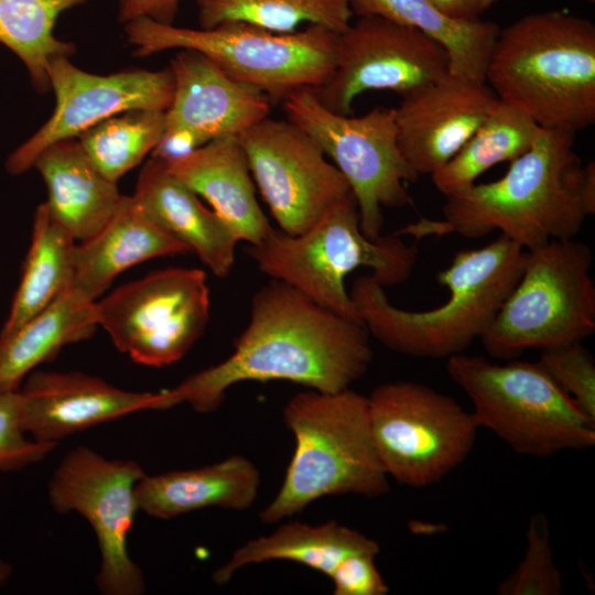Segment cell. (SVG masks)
<instances>
[{
	"mask_svg": "<svg viewBox=\"0 0 595 595\" xmlns=\"http://www.w3.org/2000/svg\"><path fill=\"white\" fill-rule=\"evenodd\" d=\"M563 575L556 567L544 513H534L527 529V548L516 570L497 588L500 595H559Z\"/></svg>",
	"mask_w": 595,
	"mask_h": 595,
	"instance_id": "cell-33",
	"label": "cell"
},
{
	"mask_svg": "<svg viewBox=\"0 0 595 595\" xmlns=\"http://www.w3.org/2000/svg\"><path fill=\"white\" fill-rule=\"evenodd\" d=\"M123 30L139 57L176 48L196 51L271 101L321 85L335 67L339 39V33L317 24L275 33L238 22L205 30L140 18L123 24Z\"/></svg>",
	"mask_w": 595,
	"mask_h": 595,
	"instance_id": "cell-7",
	"label": "cell"
},
{
	"mask_svg": "<svg viewBox=\"0 0 595 595\" xmlns=\"http://www.w3.org/2000/svg\"><path fill=\"white\" fill-rule=\"evenodd\" d=\"M542 130L524 111L498 100L457 153L431 175L432 182L445 197L461 194L491 166L522 155Z\"/></svg>",
	"mask_w": 595,
	"mask_h": 595,
	"instance_id": "cell-28",
	"label": "cell"
},
{
	"mask_svg": "<svg viewBox=\"0 0 595 595\" xmlns=\"http://www.w3.org/2000/svg\"><path fill=\"white\" fill-rule=\"evenodd\" d=\"M32 167L47 190L44 202L53 218L77 241L97 234L116 214L122 195L94 165L77 138L45 148Z\"/></svg>",
	"mask_w": 595,
	"mask_h": 595,
	"instance_id": "cell-22",
	"label": "cell"
},
{
	"mask_svg": "<svg viewBox=\"0 0 595 595\" xmlns=\"http://www.w3.org/2000/svg\"><path fill=\"white\" fill-rule=\"evenodd\" d=\"M164 162L172 174L210 204L239 240L257 245L272 229L256 198L247 156L237 137L215 139Z\"/></svg>",
	"mask_w": 595,
	"mask_h": 595,
	"instance_id": "cell-21",
	"label": "cell"
},
{
	"mask_svg": "<svg viewBox=\"0 0 595 595\" xmlns=\"http://www.w3.org/2000/svg\"><path fill=\"white\" fill-rule=\"evenodd\" d=\"M295 448L274 499L260 512L275 523L326 496L378 497L389 491L375 448L367 397L349 389L296 393L283 410Z\"/></svg>",
	"mask_w": 595,
	"mask_h": 595,
	"instance_id": "cell-5",
	"label": "cell"
},
{
	"mask_svg": "<svg viewBox=\"0 0 595 595\" xmlns=\"http://www.w3.org/2000/svg\"><path fill=\"white\" fill-rule=\"evenodd\" d=\"M199 29L246 23L275 33H292L303 24L345 31L353 18L347 0H195Z\"/></svg>",
	"mask_w": 595,
	"mask_h": 595,
	"instance_id": "cell-31",
	"label": "cell"
},
{
	"mask_svg": "<svg viewBox=\"0 0 595 595\" xmlns=\"http://www.w3.org/2000/svg\"><path fill=\"white\" fill-rule=\"evenodd\" d=\"M74 248L75 239L53 218L46 204H40L21 280L0 334L18 328L71 288Z\"/></svg>",
	"mask_w": 595,
	"mask_h": 595,
	"instance_id": "cell-29",
	"label": "cell"
},
{
	"mask_svg": "<svg viewBox=\"0 0 595 595\" xmlns=\"http://www.w3.org/2000/svg\"><path fill=\"white\" fill-rule=\"evenodd\" d=\"M485 83L547 130L595 122V25L564 10L529 13L500 29Z\"/></svg>",
	"mask_w": 595,
	"mask_h": 595,
	"instance_id": "cell-4",
	"label": "cell"
},
{
	"mask_svg": "<svg viewBox=\"0 0 595 595\" xmlns=\"http://www.w3.org/2000/svg\"><path fill=\"white\" fill-rule=\"evenodd\" d=\"M209 289L199 269L167 268L95 302L97 324L138 364L163 367L183 358L209 320Z\"/></svg>",
	"mask_w": 595,
	"mask_h": 595,
	"instance_id": "cell-12",
	"label": "cell"
},
{
	"mask_svg": "<svg viewBox=\"0 0 595 595\" xmlns=\"http://www.w3.org/2000/svg\"><path fill=\"white\" fill-rule=\"evenodd\" d=\"M182 0H117L118 21L126 24L147 18L161 24H174Z\"/></svg>",
	"mask_w": 595,
	"mask_h": 595,
	"instance_id": "cell-37",
	"label": "cell"
},
{
	"mask_svg": "<svg viewBox=\"0 0 595 595\" xmlns=\"http://www.w3.org/2000/svg\"><path fill=\"white\" fill-rule=\"evenodd\" d=\"M537 363L595 421V360L582 342L544 348Z\"/></svg>",
	"mask_w": 595,
	"mask_h": 595,
	"instance_id": "cell-34",
	"label": "cell"
},
{
	"mask_svg": "<svg viewBox=\"0 0 595 595\" xmlns=\"http://www.w3.org/2000/svg\"><path fill=\"white\" fill-rule=\"evenodd\" d=\"M587 1L591 2V3H595V0H587Z\"/></svg>",
	"mask_w": 595,
	"mask_h": 595,
	"instance_id": "cell-40",
	"label": "cell"
},
{
	"mask_svg": "<svg viewBox=\"0 0 595 595\" xmlns=\"http://www.w3.org/2000/svg\"><path fill=\"white\" fill-rule=\"evenodd\" d=\"M164 129L165 111L130 110L93 126L77 139L99 172L117 183L153 152Z\"/></svg>",
	"mask_w": 595,
	"mask_h": 595,
	"instance_id": "cell-32",
	"label": "cell"
},
{
	"mask_svg": "<svg viewBox=\"0 0 595 595\" xmlns=\"http://www.w3.org/2000/svg\"><path fill=\"white\" fill-rule=\"evenodd\" d=\"M248 253L271 279L345 318L361 322L346 290V275L365 267L383 288L402 283L413 272L418 247L396 234L377 239L365 236L350 194L300 235L272 227Z\"/></svg>",
	"mask_w": 595,
	"mask_h": 595,
	"instance_id": "cell-6",
	"label": "cell"
},
{
	"mask_svg": "<svg viewBox=\"0 0 595 595\" xmlns=\"http://www.w3.org/2000/svg\"><path fill=\"white\" fill-rule=\"evenodd\" d=\"M379 553V544L358 530L331 520L320 526L288 522L269 536L247 541L214 574L216 584L228 583L241 567L285 560L303 564L328 577L349 555Z\"/></svg>",
	"mask_w": 595,
	"mask_h": 595,
	"instance_id": "cell-26",
	"label": "cell"
},
{
	"mask_svg": "<svg viewBox=\"0 0 595 595\" xmlns=\"http://www.w3.org/2000/svg\"><path fill=\"white\" fill-rule=\"evenodd\" d=\"M55 108L46 122L15 148L6 161L11 175L30 170L37 155L61 140L77 138L93 126L130 110L166 111L173 96L170 67L160 71L127 68L99 75L58 56L48 67Z\"/></svg>",
	"mask_w": 595,
	"mask_h": 595,
	"instance_id": "cell-16",
	"label": "cell"
},
{
	"mask_svg": "<svg viewBox=\"0 0 595 595\" xmlns=\"http://www.w3.org/2000/svg\"><path fill=\"white\" fill-rule=\"evenodd\" d=\"M20 394L25 432L36 441L56 444L133 412L166 409L162 391H127L79 371H31Z\"/></svg>",
	"mask_w": 595,
	"mask_h": 595,
	"instance_id": "cell-19",
	"label": "cell"
},
{
	"mask_svg": "<svg viewBox=\"0 0 595 595\" xmlns=\"http://www.w3.org/2000/svg\"><path fill=\"white\" fill-rule=\"evenodd\" d=\"M527 250L500 235L455 253L436 280L447 288L440 306L409 311L393 305L370 274L358 277L349 296L368 333L387 348L421 358L463 354L480 338L519 281Z\"/></svg>",
	"mask_w": 595,
	"mask_h": 595,
	"instance_id": "cell-3",
	"label": "cell"
},
{
	"mask_svg": "<svg viewBox=\"0 0 595 595\" xmlns=\"http://www.w3.org/2000/svg\"><path fill=\"white\" fill-rule=\"evenodd\" d=\"M450 73L447 52L428 34L380 17H358L339 33L333 72L311 88L323 106L347 116L356 97L367 90L405 97Z\"/></svg>",
	"mask_w": 595,
	"mask_h": 595,
	"instance_id": "cell-14",
	"label": "cell"
},
{
	"mask_svg": "<svg viewBox=\"0 0 595 595\" xmlns=\"http://www.w3.org/2000/svg\"><path fill=\"white\" fill-rule=\"evenodd\" d=\"M370 431L388 475L409 487L440 482L472 452L477 425L452 397L413 381L377 386L367 397Z\"/></svg>",
	"mask_w": 595,
	"mask_h": 595,
	"instance_id": "cell-10",
	"label": "cell"
},
{
	"mask_svg": "<svg viewBox=\"0 0 595 595\" xmlns=\"http://www.w3.org/2000/svg\"><path fill=\"white\" fill-rule=\"evenodd\" d=\"M169 67L173 96L154 158H180L215 139L237 137L269 117L271 100L263 91L234 79L196 51L181 50Z\"/></svg>",
	"mask_w": 595,
	"mask_h": 595,
	"instance_id": "cell-17",
	"label": "cell"
},
{
	"mask_svg": "<svg viewBox=\"0 0 595 595\" xmlns=\"http://www.w3.org/2000/svg\"><path fill=\"white\" fill-rule=\"evenodd\" d=\"M259 485L257 467L248 458L234 455L198 468L144 474L136 496L140 511L166 520L209 507L248 509Z\"/></svg>",
	"mask_w": 595,
	"mask_h": 595,
	"instance_id": "cell-24",
	"label": "cell"
},
{
	"mask_svg": "<svg viewBox=\"0 0 595 595\" xmlns=\"http://www.w3.org/2000/svg\"><path fill=\"white\" fill-rule=\"evenodd\" d=\"M372 360L369 333L291 285L271 279L251 299L250 318L221 363L163 390L167 409L188 403L215 411L226 391L242 381L285 380L325 393L361 378Z\"/></svg>",
	"mask_w": 595,
	"mask_h": 595,
	"instance_id": "cell-1",
	"label": "cell"
},
{
	"mask_svg": "<svg viewBox=\"0 0 595 595\" xmlns=\"http://www.w3.org/2000/svg\"><path fill=\"white\" fill-rule=\"evenodd\" d=\"M11 567L0 560V584L9 576Z\"/></svg>",
	"mask_w": 595,
	"mask_h": 595,
	"instance_id": "cell-39",
	"label": "cell"
},
{
	"mask_svg": "<svg viewBox=\"0 0 595 595\" xmlns=\"http://www.w3.org/2000/svg\"><path fill=\"white\" fill-rule=\"evenodd\" d=\"M357 17H380L422 31L447 52L451 74L485 83L490 53L500 31L493 21L456 20L430 0H347Z\"/></svg>",
	"mask_w": 595,
	"mask_h": 595,
	"instance_id": "cell-27",
	"label": "cell"
},
{
	"mask_svg": "<svg viewBox=\"0 0 595 595\" xmlns=\"http://www.w3.org/2000/svg\"><path fill=\"white\" fill-rule=\"evenodd\" d=\"M131 198L145 217L195 252L216 277L230 273L238 236L163 160L151 156L147 161Z\"/></svg>",
	"mask_w": 595,
	"mask_h": 595,
	"instance_id": "cell-20",
	"label": "cell"
},
{
	"mask_svg": "<svg viewBox=\"0 0 595 595\" xmlns=\"http://www.w3.org/2000/svg\"><path fill=\"white\" fill-rule=\"evenodd\" d=\"M282 101L288 119L333 159L356 199L361 231L377 239L382 208L411 204L407 183L419 178L399 149L394 108L378 107L359 117L339 115L323 106L311 87Z\"/></svg>",
	"mask_w": 595,
	"mask_h": 595,
	"instance_id": "cell-11",
	"label": "cell"
},
{
	"mask_svg": "<svg viewBox=\"0 0 595 595\" xmlns=\"http://www.w3.org/2000/svg\"><path fill=\"white\" fill-rule=\"evenodd\" d=\"M592 266V249L574 238L527 250L519 281L479 338L487 354L510 360L528 349L591 336L595 331Z\"/></svg>",
	"mask_w": 595,
	"mask_h": 595,
	"instance_id": "cell-9",
	"label": "cell"
},
{
	"mask_svg": "<svg viewBox=\"0 0 595 595\" xmlns=\"http://www.w3.org/2000/svg\"><path fill=\"white\" fill-rule=\"evenodd\" d=\"M237 138L263 201L288 235L304 232L353 194L317 142L289 119L267 117Z\"/></svg>",
	"mask_w": 595,
	"mask_h": 595,
	"instance_id": "cell-15",
	"label": "cell"
},
{
	"mask_svg": "<svg viewBox=\"0 0 595 595\" xmlns=\"http://www.w3.org/2000/svg\"><path fill=\"white\" fill-rule=\"evenodd\" d=\"M483 82L453 74L402 97L394 108L398 145L418 175H432L448 162L497 105Z\"/></svg>",
	"mask_w": 595,
	"mask_h": 595,
	"instance_id": "cell-18",
	"label": "cell"
},
{
	"mask_svg": "<svg viewBox=\"0 0 595 595\" xmlns=\"http://www.w3.org/2000/svg\"><path fill=\"white\" fill-rule=\"evenodd\" d=\"M56 446V443L26 436L20 389L0 393V472L19 470L39 463Z\"/></svg>",
	"mask_w": 595,
	"mask_h": 595,
	"instance_id": "cell-35",
	"label": "cell"
},
{
	"mask_svg": "<svg viewBox=\"0 0 595 595\" xmlns=\"http://www.w3.org/2000/svg\"><path fill=\"white\" fill-rule=\"evenodd\" d=\"M95 301L69 288L7 334H0V393L20 389L26 376L65 345L89 338L96 327Z\"/></svg>",
	"mask_w": 595,
	"mask_h": 595,
	"instance_id": "cell-25",
	"label": "cell"
},
{
	"mask_svg": "<svg viewBox=\"0 0 595 595\" xmlns=\"http://www.w3.org/2000/svg\"><path fill=\"white\" fill-rule=\"evenodd\" d=\"M88 0H0V43L24 64L39 94L51 90L48 67L53 58L71 57L73 43L54 35L58 17Z\"/></svg>",
	"mask_w": 595,
	"mask_h": 595,
	"instance_id": "cell-30",
	"label": "cell"
},
{
	"mask_svg": "<svg viewBox=\"0 0 595 595\" xmlns=\"http://www.w3.org/2000/svg\"><path fill=\"white\" fill-rule=\"evenodd\" d=\"M450 378L466 393L472 414L515 452L547 458L595 444V421L536 363H491L463 354L447 358Z\"/></svg>",
	"mask_w": 595,
	"mask_h": 595,
	"instance_id": "cell-8",
	"label": "cell"
},
{
	"mask_svg": "<svg viewBox=\"0 0 595 595\" xmlns=\"http://www.w3.org/2000/svg\"><path fill=\"white\" fill-rule=\"evenodd\" d=\"M145 473L131 459H110L87 446L66 454L48 482L56 512L76 511L91 526L100 553L95 577L106 595H140L143 573L130 558L128 537L139 511L136 488Z\"/></svg>",
	"mask_w": 595,
	"mask_h": 595,
	"instance_id": "cell-13",
	"label": "cell"
},
{
	"mask_svg": "<svg viewBox=\"0 0 595 595\" xmlns=\"http://www.w3.org/2000/svg\"><path fill=\"white\" fill-rule=\"evenodd\" d=\"M574 141V133L543 129L504 176L445 197L441 219L421 218L396 235L478 239L498 230L526 250L575 238L595 214V163L583 164Z\"/></svg>",
	"mask_w": 595,
	"mask_h": 595,
	"instance_id": "cell-2",
	"label": "cell"
},
{
	"mask_svg": "<svg viewBox=\"0 0 595 595\" xmlns=\"http://www.w3.org/2000/svg\"><path fill=\"white\" fill-rule=\"evenodd\" d=\"M445 15L456 20H477L499 0H430Z\"/></svg>",
	"mask_w": 595,
	"mask_h": 595,
	"instance_id": "cell-38",
	"label": "cell"
},
{
	"mask_svg": "<svg viewBox=\"0 0 595 595\" xmlns=\"http://www.w3.org/2000/svg\"><path fill=\"white\" fill-rule=\"evenodd\" d=\"M191 250L170 237L123 196L112 218L74 248L71 288L95 301L125 270L149 259L185 255Z\"/></svg>",
	"mask_w": 595,
	"mask_h": 595,
	"instance_id": "cell-23",
	"label": "cell"
},
{
	"mask_svg": "<svg viewBox=\"0 0 595 595\" xmlns=\"http://www.w3.org/2000/svg\"><path fill=\"white\" fill-rule=\"evenodd\" d=\"M378 553L359 552L346 558L329 578L335 595H385L388 585L375 564Z\"/></svg>",
	"mask_w": 595,
	"mask_h": 595,
	"instance_id": "cell-36",
	"label": "cell"
}]
</instances>
